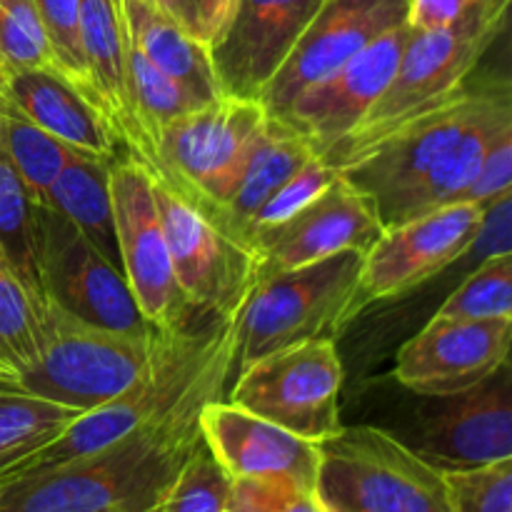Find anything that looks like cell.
Listing matches in <instances>:
<instances>
[{
	"label": "cell",
	"mask_w": 512,
	"mask_h": 512,
	"mask_svg": "<svg viewBox=\"0 0 512 512\" xmlns=\"http://www.w3.org/2000/svg\"><path fill=\"white\" fill-rule=\"evenodd\" d=\"M235 328L175 408L78 460L25 475L0 488V512H98L160 503L200 440V410L233 380Z\"/></svg>",
	"instance_id": "obj_1"
},
{
	"label": "cell",
	"mask_w": 512,
	"mask_h": 512,
	"mask_svg": "<svg viewBox=\"0 0 512 512\" xmlns=\"http://www.w3.org/2000/svg\"><path fill=\"white\" fill-rule=\"evenodd\" d=\"M510 0H473L448 28L413 30L393 80L363 120L323 155L345 168L415 115L438 105L470 83L483 55L508 25Z\"/></svg>",
	"instance_id": "obj_2"
},
{
	"label": "cell",
	"mask_w": 512,
	"mask_h": 512,
	"mask_svg": "<svg viewBox=\"0 0 512 512\" xmlns=\"http://www.w3.org/2000/svg\"><path fill=\"white\" fill-rule=\"evenodd\" d=\"M30 290L38 320V360L15 388L83 413L130 388L168 335L100 328L60 308L38 283H30Z\"/></svg>",
	"instance_id": "obj_3"
},
{
	"label": "cell",
	"mask_w": 512,
	"mask_h": 512,
	"mask_svg": "<svg viewBox=\"0 0 512 512\" xmlns=\"http://www.w3.org/2000/svg\"><path fill=\"white\" fill-rule=\"evenodd\" d=\"M230 325L233 320H203L188 330L163 335L155 358L130 388H125L118 398L80 413L63 435L15 465L5 485L95 453L148 420L168 413L208 368Z\"/></svg>",
	"instance_id": "obj_4"
},
{
	"label": "cell",
	"mask_w": 512,
	"mask_h": 512,
	"mask_svg": "<svg viewBox=\"0 0 512 512\" xmlns=\"http://www.w3.org/2000/svg\"><path fill=\"white\" fill-rule=\"evenodd\" d=\"M363 255L345 250L333 258L260 275L233 318V375L253 360L313 338H333L358 313Z\"/></svg>",
	"instance_id": "obj_5"
},
{
	"label": "cell",
	"mask_w": 512,
	"mask_h": 512,
	"mask_svg": "<svg viewBox=\"0 0 512 512\" xmlns=\"http://www.w3.org/2000/svg\"><path fill=\"white\" fill-rule=\"evenodd\" d=\"M315 495L325 512H455L443 470L375 425L318 443Z\"/></svg>",
	"instance_id": "obj_6"
},
{
	"label": "cell",
	"mask_w": 512,
	"mask_h": 512,
	"mask_svg": "<svg viewBox=\"0 0 512 512\" xmlns=\"http://www.w3.org/2000/svg\"><path fill=\"white\" fill-rule=\"evenodd\" d=\"M268 113L258 100L218 98L170 120L155 135L163 173L155 180L173 185L213 223L220 205L238 183Z\"/></svg>",
	"instance_id": "obj_7"
},
{
	"label": "cell",
	"mask_w": 512,
	"mask_h": 512,
	"mask_svg": "<svg viewBox=\"0 0 512 512\" xmlns=\"http://www.w3.org/2000/svg\"><path fill=\"white\" fill-rule=\"evenodd\" d=\"M225 400L298 438L323 443L340 423L343 363L333 338L273 350L233 375Z\"/></svg>",
	"instance_id": "obj_8"
},
{
	"label": "cell",
	"mask_w": 512,
	"mask_h": 512,
	"mask_svg": "<svg viewBox=\"0 0 512 512\" xmlns=\"http://www.w3.org/2000/svg\"><path fill=\"white\" fill-rule=\"evenodd\" d=\"M60 308L100 328L158 333L140 315L125 275L63 213L33 205V280Z\"/></svg>",
	"instance_id": "obj_9"
},
{
	"label": "cell",
	"mask_w": 512,
	"mask_h": 512,
	"mask_svg": "<svg viewBox=\"0 0 512 512\" xmlns=\"http://www.w3.org/2000/svg\"><path fill=\"white\" fill-rule=\"evenodd\" d=\"M110 205L120 268L150 328L180 333L203 323L175 280L148 173L125 155L110 163Z\"/></svg>",
	"instance_id": "obj_10"
},
{
	"label": "cell",
	"mask_w": 512,
	"mask_h": 512,
	"mask_svg": "<svg viewBox=\"0 0 512 512\" xmlns=\"http://www.w3.org/2000/svg\"><path fill=\"white\" fill-rule=\"evenodd\" d=\"M150 185L188 305L200 320H233L258 280V258L215 228L173 185L155 178Z\"/></svg>",
	"instance_id": "obj_11"
},
{
	"label": "cell",
	"mask_w": 512,
	"mask_h": 512,
	"mask_svg": "<svg viewBox=\"0 0 512 512\" xmlns=\"http://www.w3.org/2000/svg\"><path fill=\"white\" fill-rule=\"evenodd\" d=\"M485 208L470 200L433 208L388 225L363 255L358 313L373 303H388L413 293L470 253L483 225Z\"/></svg>",
	"instance_id": "obj_12"
},
{
	"label": "cell",
	"mask_w": 512,
	"mask_h": 512,
	"mask_svg": "<svg viewBox=\"0 0 512 512\" xmlns=\"http://www.w3.org/2000/svg\"><path fill=\"white\" fill-rule=\"evenodd\" d=\"M480 93L483 85H463L338 170L373 200L385 228L395 223L408 195L453 148L478 108Z\"/></svg>",
	"instance_id": "obj_13"
},
{
	"label": "cell",
	"mask_w": 512,
	"mask_h": 512,
	"mask_svg": "<svg viewBox=\"0 0 512 512\" xmlns=\"http://www.w3.org/2000/svg\"><path fill=\"white\" fill-rule=\"evenodd\" d=\"M418 398L410 438L400 440L430 465L448 473L512 458L510 363L463 393Z\"/></svg>",
	"instance_id": "obj_14"
},
{
	"label": "cell",
	"mask_w": 512,
	"mask_h": 512,
	"mask_svg": "<svg viewBox=\"0 0 512 512\" xmlns=\"http://www.w3.org/2000/svg\"><path fill=\"white\" fill-rule=\"evenodd\" d=\"M512 318L470 320L435 313L395 355L393 378L423 398L463 393L510 363Z\"/></svg>",
	"instance_id": "obj_15"
},
{
	"label": "cell",
	"mask_w": 512,
	"mask_h": 512,
	"mask_svg": "<svg viewBox=\"0 0 512 512\" xmlns=\"http://www.w3.org/2000/svg\"><path fill=\"white\" fill-rule=\"evenodd\" d=\"M408 0H325L258 103L278 118L300 93L348 63L355 53L405 23Z\"/></svg>",
	"instance_id": "obj_16"
},
{
	"label": "cell",
	"mask_w": 512,
	"mask_h": 512,
	"mask_svg": "<svg viewBox=\"0 0 512 512\" xmlns=\"http://www.w3.org/2000/svg\"><path fill=\"white\" fill-rule=\"evenodd\" d=\"M410 35L413 28L408 20L395 25L328 78L310 85L275 120L303 135L315 153L325 155L368 115L388 88Z\"/></svg>",
	"instance_id": "obj_17"
},
{
	"label": "cell",
	"mask_w": 512,
	"mask_h": 512,
	"mask_svg": "<svg viewBox=\"0 0 512 512\" xmlns=\"http://www.w3.org/2000/svg\"><path fill=\"white\" fill-rule=\"evenodd\" d=\"M325 0H238L210 50L220 93L258 100Z\"/></svg>",
	"instance_id": "obj_18"
},
{
	"label": "cell",
	"mask_w": 512,
	"mask_h": 512,
	"mask_svg": "<svg viewBox=\"0 0 512 512\" xmlns=\"http://www.w3.org/2000/svg\"><path fill=\"white\" fill-rule=\"evenodd\" d=\"M383 230L373 200L338 173L308 208L260 240L258 278L303 268L345 250L368 253Z\"/></svg>",
	"instance_id": "obj_19"
},
{
	"label": "cell",
	"mask_w": 512,
	"mask_h": 512,
	"mask_svg": "<svg viewBox=\"0 0 512 512\" xmlns=\"http://www.w3.org/2000/svg\"><path fill=\"white\" fill-rule=\"evenodd\" d=\"M200 435L230 478L288 475L315 488L318 443L298 438L223 398L200 410Z\"/></svg>",
	"instance_id": "obj_20"
},
{
	"label": "cell",
	"mask_w": 512,
	"mask_h": 512,
	"mask_svg": "<svg viewBox=\"0 0 512 512\" xmlns=\"http://www.w3.org/2000/svg\"><path fill=\"white\" fill-rule=\"evenodd\" d=\"M0 93L40 130L98 160L118 158V145L100 110L58 70L0 68Z\"/></svg>",
	"instance_id": "obj_21"
},
{
	"label": "cell",
	"mask_w": 512,
	"mask_h": 512,
	"mask_svg": "<svg viewBox=\"0 0 512 512\" xmlns=\"http://www.w3.org/2000/svg\"><path fill=\"white\" fill-rule=\"evenodd\" d=\"M315 155L318 153H315V148L303 135L295 133L293 128H288L285 123H280V120L268 115V123H265L263 133L258 135V143H255L253 153H250L238 183H235L228 200L220 205L218 215H215V228L223 230L230 240H235V243L250 250L248 228L253 223L255 213L263 208L265 200L285 180L293 178Z\"/></svg>",
	"instance_id": "obj_22"
},
{
	"label": "cell",
	"mask_w": 512,
	"mask_h": 512,
	"mask_svg": "<svg viewBox=\"0 0 512 512\" xmlns=\"http://www.w3.org/2000/svg\"><path fill=\"white\" fill-rule=\"evenodd\" d=\"M125 40H133L145 58L180 85L195 103L223 98L210 50L183 33L150 0H125Z\"/></svg>",
	"instance_id": "obj_23"
},
{
	"label": "cell",
	"mask_w": 512,
	"mask_h": 512,
	"mask_svg": "<svg viewBox=\"0 0 512 512\" xmlns=\"http://www.w3.org/2000/svg\"><path fill=\"white\" fill-rule=\"evenodd\" d=\"M110 163L113 160L73 153L55 175L45 205L63 213L110 263L120 268L110 205Z\"/></svg>",
	"instance_id": "obj_24"
},
{
	"label": "cell",
	"mask_w": 512,
	"mask_h": 512,
	"mask_svg": "<svg viewBox=\"0 0 512 512\" xmlns=\"http://www.w3.org/2000/svg\"><path fill=\"white\" fill-rule=\"evenodd\" d=\"M83 410L25 393L0 380V488L10 470L68 430Z\"/></svg>",
	"instance_id": "obj_25"
},
{
	"label": "cell",
	"mask_w": 512,
	"mask_h": 512,
	"mask_svg": "<svg viewBox=\"0 0 512 512\" xmlns=\"http://www.w3.org/2000/svg\"><path fill=\"white\" fill-rule=\"evenodd\" d=\"M35 360L38 320L30 280L0 245V373L15 385L33 368Z\"/></svg>",
	"instance_id": "obj_26"
},
{
	"label": "cell",
	"mask_w": 512,
	"mask_h": 512,
	"mask_svg": "<svg viewBox=\"0 0 512 512\" xmlns=\"http://www.w3.org/2000/svg\"><path fill=\"white\" fill-rule=\"evenodd\" d=\"M0 143L5 145L10 160L18 168L33 203L48 200L55 175L75 153L73 148L40 130L3 93H0Z\"/></svg>",
	"instance_id": "obj_27"
},
{
	"label": "cell",
	"mask_w": 512,
	"mask_h": 512,
	"mask_svg": "<svg viewBox=\"0 0 512 512\" xmlns=\"http://www.w3.org/2000/svg\"><path fill=\"white\" fill-rule=\"evenodd\" d=\"M125 65H128V85L135 110H138L140 125H143L145 135L150 138L153 148L155 135H158V130L165 123H170V120L180 118V115L190 113L195 108H203L175 80H170L163 70L155 68L133 40H125Z\"/></svg>",
	"instance_id": "obj_28"
},
{
	"label": "cell",
	"mask_w": 512,
	"mask_h": 512,
	"mask_svg": "<svg viewBox=\"0 0 512 512\" xmlns=\"http://www.w3.org/2000/svg\"><path fill=\"white\" fill-rule=\"evenodd\" d=\"M233 478L215 460L203 435L153 512H225Z\"/></svg>",
	"instance_id": "obj_29"
},
{
	"label": "cell",
	"mask_w": 512,
	"mask_h": 512,
	"mask_svg": "<svg viewBox=\"0 0 512 512\" xmlns=\"http://www.w3.org/2000/svg\"><path fill=\"white\" fill-rule=\"evenodd\" d=\"M438 313L470 320L512 318V253L480 260Z\"/></svg>",
	"instance_id": "obj_30"
},
{
	"label": "cell",
	"mask_w": 512,
	"mask_h": 512,
	"mask_svg": "<svg viewBox=\"0 0 512 512\" xmlns=\"http://www.w3.org/2000/svg\"><path fill=\"white\" fill-rule=\"evenodd\" d=\"M0 68H45L63 73L35 0H0Z\"/></svg>",
	"instance_id": "obj_31"
},
{
	"label": "cell",
	"mask_w": 512,
	"mask_h": 512,
	"mask_svg": "<svg viewBox=\"0 0 512 512\" xmlns=\"http://www.w3.org/2000/svg\"><path fill=\"white\" fill-rule=\"evenodd\" d=\"M338 178V170L330 163H325L323 155H315L310 158L298 173L290 180H285L268 200H265L263 208L255 213L253 223L248 228V245L255 255H258V245L265 235H270L273 230L283 228L288 220H293L295 215L303 208H308L325 188H328L333 180Z\"/></svg>",
	"instance_id": "obj_32"
},
{
	"label": "cell",
	"mask_w": 512,
	"mask_h": 512,
	"mask_svg": "<svg viewBox=\"0 0 512 512\" xmlns=\"http://www.w3.org/2000/svg\"><path fill=\"white\" fill-rule=\"evenodd\" d=\"M33 198L0 143V245L20 273L33 280Z\"/></svg>",
	"instance_id": "obj_33"
},
{
	"label": "cell",
	"mask_w": 512,
	"mask_h": 512,
	"mask_svg": "<svg viewBox=\"0 0 512 512\" xmlns=\"http://www.w3.org/2000/svg\"><path fill=\"white\" fill-rule=\"evenodd\" d=\"M35 8H38L45 35H48V43L53 48L63 73L100 110L93 83H90L88 65H85L83 40H80V0H35Z\"/></svg>",
	"instance_id": "obj_34"
},
{
	"label": "cell",
	"mask_w": 512,
	"mask_h": 512,
	"mask_svg": "<svg viewBox=\"0 0 512 512\" xmlns=\"http://www.w3.org/2000/svg\"><path fill=\"white\" fill-rule=\"evenodd\" d=\"M443 475L455 512H512V458Z\"/></svg>",
	"instance_id": "obj_35"
},
{
	"label": "cell",
	"mask_w": 512,
	"mask_h": 512,
	"mask_svg": "<svg viewBox=\"0 0 512 512\" xmlns=\"http://www.w3.org/2000/svg\"><path fill=\"white\" fill-rule=\"evenodd\" d=\"M225 512H325L315 488L288 475L233 478Z\"/></svg>",
	"instance_id": "obj_36"
},
{
	"label": "cell",
	"mask_w": 512,
	"mask_h": 512,
	"mask_svg": "<svg viewBox=\"0 0 512 512\" xmlns=\"http://www.w3.org/2000/svg\"><path fill=\"white\" fill-rule=\"evenodd\" d=\"M150 3L168 15L188 38L213 50L230 25L238 0H150Z\"/></svg>",
	"instance_id": "obj_37"
},
{
	"label": "cell",
	"mask_w": 512,
	"mask_h": 512,
	"mask_svg": "<svg viewBox=\"0 0 512 512\" xmlns=\"http://www.w3.org/2000/svg\"><path fill=\"white\" fill-rule=\"evenodd\" d=\"M510 193H512V128L503 130V133L495 138V143L490 145L483 163H480L478 175H475L473 185H470V190L465 193L463 200H470V203H478L483 205V208H488L490 203H495V200Z\"/></svg>",
	"instance_id": "obj_38"
},
{
	"label": "cell",
	"mask_w": 512,
	"mask_h": 512,
	"mask_svg": "<svg viewBox=\"0 0 512 512\" xmlns=\"http://www.w3.org/2000/svg\"><path fill=\"white\" fill-rule=\"evenodd\" d=\"M473 0H408V25L413 30H438L453 25Z\"/></svg>",
	"instance_id": "obj_39"
},
{
	"label": "cell",
	"mask_w": 512,
	"mask_h": 512,
	"mask_svg": "<svg viewBox=\"0 0 512 512\" xmlns=\"http://www.w3.org/2000/svg\"><path fill=\"white\" fill-rule=\"evenodd\" d=\"M98 512H153V508H145V505H118V508H108Z\"/></svg>",
	"instance_id": "obj_40"
},
{
	"label": "cell",
	"mask_w": 512,
	"mask_h": 512,
	"mask_svg": "<svg viewBox=\"0 0 512 512\" xmlns=\"http://www.w3.org/2000/svg\"><path fill=\"white\" fill-rule=\"evenodd\" d=\"M115 10H118V18L123 23V38H125V0H113Z\"/></svg>",
	"instance_id": "obj_41"
},
{
	"label": "cell",
	"mask_w": 512,
	"mask_h": 512,
	"mask_svg": "<svg viewBox=\"0 0 512 512\" xmlns=\"http://www.w3.org/2000/svg\"><path fill=\"white\" fill-rule=\"evenodd\" d=\"M0 380H3V383H8V380H5V378H3V373H0Z\"/></svg>",
	"instance_id": "obj_42"
}]
</instances>
